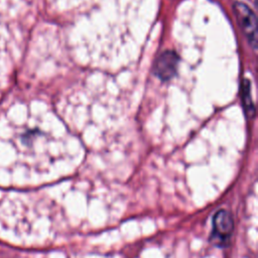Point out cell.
Wrapping results in <instances>:
<instances>
[{
  "label": "cell",
  "instance_id": "obj_3",
  "mask_svg": "<svg viewBox=\"0 0 258 258\" xmlns=\"http://www.w3.org/2000/svg\"><path fill=\"white\" fill-rule=\"evenodd\" d=\"M178 56L174 51L166 50L162 52L155 60L153 72L154 75L161 81L166 82L176 74Z\"/></svg>",
  "mask_w": 258,
  "mask_h": 258
},
{
  "label": "cell",
  "instance_id": "obj_4",
  "mask_svg": "<svg viewBox=\"0 0 258 258\" xmlns=\"http://www.w3.org/2000/svg\"><path fill=\"white\" fill-rule=\"evenodd\" d=\"M8 41L3 27L0 25V89L8 74Z\"/></svg>",
  "mask_w": 258,
  "mask_h": 258
},
{
  "label": "cell",
  "instance_id": "obj_5",
  "mask_svg": "<svg viewBox=\"0 0 258 258\" xmlns=\"http://www.w3.org/2000/svg\"><path fill=\"white\" fill-rule=\"evenodd\" d=\"M242 101L247 116L253 118L255 116V108L251 99V84L247 79L242 84Z\"/></svg>",
  "mask_w": 258,
  "mask_h": 258
},
{
  "label": "cell",
  "instance_id": "obj_1",
  "mask_svg": "<svg viewBox=\"0 0 258 258\" xmlns=\"http://www.w3.org/2000/svg\"><path fill=\"white\" fill-rule=\"evenodd\" d=\"M234 14L237 22L245 35L248 43L256 48L258 42V29L257 18L255 13L243 2L236 1L233 4Z\"/></svg>",
  "mask_w": 258,
  "mask_h": 258
},
{
  "label": "cell",
  "instance_id": "obj_2",
  "mask_svg": "<svg viewBox=\"0 0 258 258\" xmlns=\"http://www.w3.org/2000/svg\"><path fill=\"white\" fill-rule=\"evenodd\" d=\"M234 230L232 215L226 210L218 211L213 217V231L211 241L218 246H225Z\"/></svg>",
  "mask_w": 258,
  "mask_h": 258
}]
</instances>
